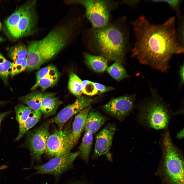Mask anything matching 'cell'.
Instances as JSON below:
<instances>
[{
  "mask_svg": "<svg viewBox=\"0 0 184 184\" xmlns=\"http://www.w3.org/2000/svg\"><path fill=\"white\" fill-rule=\"evenodd\" d=\"M184 137L183 129H182L177 134L176 137L178 139H181Z\"/></svg>",
  "mask_w": 184,
  "mask_h": 184,
  "instance_id": "d590c367",
  "label": "cell"
},
{
  "mask_svg": "<svg viewBox=\"0 0 184 184\" xmlns=\"http://www.w3.org/2000/svg\"><path fill=\"white\" fill-rule=\"evenodd\" d=\"M95 87L99 93L101 94L109 91L113 89L112 87L105 86L101 84L94 82Z\"/></svg>",
  "mask_w": 184,
  "mask_h": 184,
  "instance_id": "d6a6232c",
  "label": "cell"
},
{
  "mask_svg": "<svg viewBox=\"0 0 184 184\" xmlns=\"http://www.w3.org/2000/svg\"><path fill=\"white\" fill-rule=\"evenodd\" d=\"M16 119L19 126L22 124L28 117L32 110L28 106L19 104L15 107Z\"/></svg>",
  "mask_w": 184,
  "mask_h": 184,
  "instance_id": "484cf974",
  "label": "cell"
},
{
  "mask_svg": "<svg viewBox=\"0 0 184 184\" xmlns=\"http://www.w3.org/2000/svg\"><path fill=\"white\" fill-rule=\"evenodd\" d=\"M180 0H151V2L154 3L164 2L167 3L176 13L178 16H181L180 5L181 3Z\"/></svg>",
  "mask_w": 184,
  "mask_h": 184,
  "instance_id": "4dcf8cb0",
  "label": "cell"
},
{
  "mask_svg": "<svg viewBox=\"0 0 184 184\" xmlns=\"http://www.w3.org/2000/svg\"><path fill=\"white\" fill-rule=\"evenodd\" d=\"M69 184H81L80 183H74V182H73V183H69Z\"/></svg>",
  "mask_w": 184,
  "mask_h": 184,
  "instance_id": "ab89813d",
  "label": "cell"
},
{
  "mask_svg": "<svg viewBox=\"0 0 184 184\" xmlns=\"http://www.w3.org/2000/svg\"><path fill=\"white\" fill-rule=\"evenodd\" d=\"M26 6V3L11 15L7 19L6 26L10 32L17 25L25 10Z\"/></svg>",
  "mask_w": 184,
  "mask_h": 184,
  "instance_id": "d4e9b609",
  "label": "cell"
},
{
  "mask_svg": "<svg viewBox=\"0 0 184 184\" xmlns=\"http://www.w3.org/2000/svg\"><path fill=\"white\" fill-rule=\"evenodd\" d=\"M28 54V48L23 44H20L11 49L9 55L10 59L14 61L26 58Z\"/></svg>",
  "mask_w": 184,
  "mask_h": 184,
  "instance_id": "4316f807",
  "label": "cell"
},
{
  "mask_svg": "<svg viewBox=\"0 0 184 184\" xmlns=\"http://www.w3.org/2000/svg\"><path fill=\"white\" fill-rule=\"evenodd\" d=\"M43 94L35 91L20 97L19 100L26 104L33 110H40Z\"/></svg>",
  "mask_w": 184,
  "mask_h": 184,
  "instance_id": "ffe728a7",
  "label": "cell"
},
{
  "mask_svg": "<svg viewBox=\"0 0 184 184\" xmlns=\"http://www.w3.org/2000/svg\"><path fill=\"white\" fill-rule=\"evenodd\" d=\"M119 62H116L107 68L109 74L118 81L129 77L126 70Z\"/></svg>",
  "mask_w": 184,
  "mask_h": 184,
  "instance_id": "7402d4cb",
  "label": "cell"
},
{
  "mask_svg": "<svg viewBox=\"0 0 184 184\" xmlns=\"http://www.w3.org/2000/svg\"><path fill=\"white\" fill-rule=\"evenodd\" d=\"M9 113V112H7L2 113L0 114V126L2 121Z\"/></svg>",
  "mask_w": 184,
  "mask_h": 184,
  "instance_id": "8d00e7d4",
  "label": "cell"
},
{
  "mask_svg": "<svg viewBox=\"0 0 184 184\" xmlns=\"http://www.w3.org/2000/svg\"><path fill=\"white\" fill-rule=\"evenodd\" d=\"M4 41V39L0 37V42Z\"/></svg>",
  "mask_w": 184,
  "mask_h": 184,
  "instance_id": "60d3db41",
  "label": "cell"
},
{
  "mask_svg": "<svg viewBox=\"0 0 184 184\" xmlns=\"http://www.w3.org/2000/svg\"><path fill=\"white\" fill-rule=\"evenodd\" d=\"M72 129L70 127L55 130L48 137L46 154L53 157L70 153L72 148L70 145L69 136Z\"/></svg>",
  "mask_w": 184,
  "mask_h": 184,
  "instance_id": "30bf717a",
  "label": "cell"
},
{
  "mask_svg": "<svg viewBox=\"0 0 184 184\" xmlns=\"http://www.w3.org/2000/svg\"><path fill=\"white\" fill-rule=\"evenodd\" d=\"M27 66L26 58L14 61L12 63L10 75L13 77L24 71Z\"/></svg>",
  "mask_w": 184,
  "mask_h": 184,
  "instance_id": "83f0119b",
  "label": "cell"
},
{
  "mask_svg": "<svg viewBox=\"0 0 184 184\" xmlns=\"http://www.w3.org/2000/svg\"><path fill=\"white\" fill-rule=\"evenodd\" d=\"M86 64L91 69L98 72H104L108 66L107 60L101 56H96L86 52L84 54Z\"/></svg>",
  "mask_w": 184,
  "mask_h": 184,
  "instance_id": "e0dca14e",
  "label": "cell"
},
{
  "mask_svg": "<svg viewBox=\"0 0 184 184\" xmlns=\"http://www.w3.org/2000/svg\"><path fill=\"white\" fill-rule=\"evenodd\" d=\"M79 155V151L70 152L53 157L42 165L25 169L35 170L36 172L32 175L49 174L58 177L72 168L74 161Z\"/></svg>",
  "mask_w": 184,
  "mask_h": 184,
  "instance_id": "52a82bcc",
  "label": "cell"
},
{
  "mask_svg": "<svg viewBox=\"0 0 184 184\" xmlns=\"http://www.w3.org/2000/svg\"><path fill=\"white\" fill-rule=\"evenodd\" d=\"M58 72L57 68L54 66L52 64L48 65L42 68L36 73V82L49 75Z\"/></svg>",
  "mask_w": 184,
  "mask_h": 184,
  "instance_id": "f546056e",
  "label": "cell"
},
{
  "mask_svg": "<svg viewBox=\"0 0 184 184\" xmlns=\"http://www.w3.org/2000/svg\"><path fill=\"white\" fill-rule=\"evenodd\" d=\"M50 121L44 123L30 133L28 137V148L31 155V164L41 160L42 156L46 153L47 139L50 135Z\"/></svg>",
  "mask_w": 184,
  "mask_h": 184,
  "instance_id": "9c48e42d",
  "label": "cell"
},
{
  "mask_svg": "<svg viewBox=\"0 0 184 184\" xmlns=\"http://www.w3.org/2000/svg\"><path fill=\"white\" fill-rule=\"evenodd\" d=\"M91 106H90L81 110L75 117L71 132L69 136L70 144L72 148L77 142L84 130L86 118Z\"/></svg>",
  "mask_w": 184,
  "mask_h": 184,
  "instance_id": "5bb4252c",
  "label": "cell"
},
{
  "mask_svg": "<svg viewBox=\"0 0 184 184\" xmlns=\"http://www.w3.org/2000/svg\"><path fill=\"white\" fill-rule=\"evenodd\" d=\"M164 173L171 184H184L183 164L181 154L172 142L169 131L163 134L160 141Z\"/></svg>",
  "mask_w": 184,
  "mask_h": 184,
  "instance_id": "5b68a950",
  "label": "cell"
},
{
  "mask_svg": "<svg viewBox=\"0 0 184 184\" xmlns=\"http://www.w3.org/2000/svg\"><path fill=\"white\" fill-rule=\"evenodd\" d=\"M141 1L140 0H134L131 1H126L125 2L126 4L129 5H135L138 4Z\"/></svg>",
  "mask_w": 184,
  "mask_h": 184,
  "instance_id": "e575fe53",
  "label": "cell"
},
{
  "mask_svg": "<svg viewBox=\"0 0 184 184\" xmlns=\"http://www.w3.org/2000/svg\"><path fill=\"white\" fill-rule=\"evenodd\" d=\"M135 96H125L111 100L102 107L106 112L119 120L126 117L133 109Z\"/></svg>",
  "mask_w": 184,
  "mask_h": 184,
  "instance_id": "7c38bea8",
  "label": "cell"
},
{
  "mask_svg": "<svg viewBox=\"0 0 184 184\" xmlns=\"http://www.w3.org/2000/svg\"><path fill=\"white\" fill-rule=\"evenodd\" d=\"M68 84L70 91L78 97L81 96L83 94L81 89L82 80L75 73H71L70 75Z\"/></svg>",
  "mask_w": 184,
  "mask_h": 184,
  "instance_id": "603a6c76",
  "label": "cell"
},
{
  "mask_svg": "<svg viewBox=\"0 0 184 184\" xmlns=\"http://www.w3.org/2000/svg\"><path fill=\"white\" fill-rule=\"evenodd\" d=\"M1 22L0 21V30L1 28Z\"/></svg>",
  "mask_w": 184,
  "mask_h": 184,
  "instance_id": "b9f144b4",
  "label": "cell"
},
{
  "mask_svg": "<svg viewBox=\"0 0 184 184\" xmlns=\"http://www.w3.org/2000/svg\"><path fill=\"white\" fill-rule=\"evenodd\" d=\"M175 20L172 17L155 24L141 15L132 22L136 39L133 56L142 64L167 71L172 56L184 52V46L177 36Z\"/></svg>",
  "mask_w": 184,
  "mask_h": 184,
  "instance_id": "6da1fadb",
  "label": "cell"
},
{
  "mask_svg": "<svg viewBox=\"0 0 184 184\" xmlns=\"http://www.w3.org/2000/svg\"><path fill=\"white\" fill-rule=\"evenodd\" d=\"M59 73L49 75L41 79L36 82L31 89L32 90L36 89L38 87H40L42 91L55 85L57 82L59 77Z\"/></svg>",
  "mask_w": 184,
  "mask_h": 184,
  "instance_id": "44dd1931",
  "label": "cell"
},
{
  "mask_svg": "<svg viewBox=\"0 0 184 184\" xmlns=\"http://www.w3.org/2000/svg\"><path fill=\"white\" fill-rule=\"evenodd\" d=\"M76 27L75 20L58 25L43 38L31 41L27 47V70L31 71L39 69L55 57L70 43Z\"/></svg>",
  "mask_w": 184,
  "mask_h": 184,
  "instance_id": "7a4b0ae2",
  "label": "cell"
},
{
  "mask_svg": "<svg viewBox=\"0 0 184 184\" xmlns=\"http://www.w3.org/2000/svg\"><path fill=\"white\" fill-rule=\"evenodd\" d=\"M81 89L83 93L89 96H93L99 94L95 87L94 82L88 80L82 81Z\"/></svg>",
  "mask_w": 184,
  "mask_h": 184,
  "instance_id": "f1b7e54d",
  "label": "cell"
},
{
  "mask_svg": "<svg viewBox=\"0 0 184 184\" xmlns=\"http://www.w3.org/2000/svg\"><path fill=\"white\" fill-rule=\"evenodd\" d=\"M96 100L94 98L85 96L78 97L74 103L62 109L52 120V121L57 125L59 129H62L65 123L70 118L83 109L90 106Z\"/></svg>",
  "mask_w": 184,
  "mask_h": 184,
  "instance_id": "4fadbf2b",
  "label": "cell"
},
{
  "mask_svg": "<svg viewBox=\"0 0 184 184\" xmlns=\"http://www.w3.org/2000/svg\"><path fill=\"white\" fill-rule=\"evenodd\" d=\"M180 19V24L178 29L176 30L177 35L180 43L184 46V23L183 18L181 15L179 17Z\"/></svg>",
  "mask_w": 184,
  "mask_h": 184,
  "instance_id": "1f68e13d",
  "label": "cell"
},
{
  "mask_svg": "<svg viewBox=\"0 0 184 184\" xmlns=\"http://www.w3.org/2000/svg\"><path fill=\"white\" fill-rule=\"evenodd\" d=\"M7 168V166L6 165H3L0 166V170L5 169Z\"/></svg>",
  "mask_w": 184,
  "mask_h": 184,
  "instance_id": "74e56055",
  "label": "cell"
},
{
  "mask_svg": "<svg viewBox=\"0 0 184 184\" xmlns=\"http://www.w3.org/2000/svg\"><path fill=\"white\" fill-rule=\"evenodd\" d=\"M71 3H77L84 7L86 16L93 29H99L107 26L110 17L107 2L98 0H72Z\"/></svg>",
  "mask_w": 184,
  "mask_h": 184,
  "instance_id": "8992f818",
  "label": "cell"
},
{
  "mask_svg": "<svg viewBox=\"0 0 184 184\" xmlns=\"http://www.w3.org/2000/svg\"><path fill=\"white\" fill-rule=\"evenodd\" d=\"M42 114L40 110L32 111L25 121L19 126V134L15 141L19 140L27 131L34 126L40 120Z\"/></svg>",
  "mask_w": 184,
  "mask_h": 184,
  "instance_id": "ac0fdd59",
  "label": "cell"
},
{
  "mask_svg": "<svg viewBox=\"0 0 184 184\" xmlns=\"http://www.w3.org/2000/svg\"><path fill=\"white\" fill-rule=\"evenodd\" d=\"M108 118L96 111H89L87 116L84 130L93 134L95 133L108 120Z\"/></svg>",
  "mask_w": 184,
  "mask_h": 184,
  "instance_id": "2e32d148",
  "label": "cell"
},
{
  "mask_svg": "<svg viewBox=\"0 0 184 184\" xmlns=\"http://www.w3.org/2000/svg\"><path fill=\"white\" fill-rule=\"evenodd\" d=\"M151 96L139 107L138 120L140 123L157 130L165 129L170 117L168 105L155 90L151 89Z\"/></svg>",
  "mask_w": 184,
  "mask_h": 184,
  "instance_id": "277c9868",
  "label": "cell"
},
{
  "mask_svg": "<svg viewBox=\"0 0 184 184\" xmlns=\"http://www.w3.org/2000/svg\"><path fill=\"white\" fill-rule=\"evenodd\" d=\"M62 102L54 93L43 94L40 110L47 118L54 114Z\"/></svg>",
  "mask_w": 184,
  "mask_h": 184,
  "instance_id": "9a60e30c",
  "label": "cell"
},
{
  "mask_svg": "<svg viewBox=\"0 0 184 184\" xmlns=\"http://www.w3.org/2000/svg\"><path fill=\"white\" fill-rule=\"evenodd\" d=\"M11 64L0 52V77L6 85H8Z\"/></svg>",
  "mask_w": 184,
  "mask_h": 184,
  "instance_id": "cb8c5ba5",
  "label": "cell"
},
{
  "mask_svg": "<svg viewBox=\"0 0 184 184\" xmlns=\"http://www.w3.org/2000/svg\"><path fill=\"white\" fill-rule=\"evenodd\" d=\"M93 143V134L89 131H85L79 149L81 158L88 163Z\"/></svg>",
  "mask_w": 184,
  "mask_h": 184,
  "instance_id": "d6986e66",
  "label": "cell"
},
{
  "mask_svg": "<svg viewBox=\"0 0 184 184\" xmlns=\"http://www.w3.org/2000/svg\"><path fill=\"white\" fill-rule=\"evenodd\" d=\"M6 102L0 101V105L4 104L6 103Z\"/></svg>",
  "mask_w": 184,
  "mask_h": 184,
  "instance_id": "f35d334b",
  "label": "cell"
},
{
  "mask_svg": "<svg viewBox=\"0 0 184 184\" xmlns=\"http://www.w3.org/2000/svg\"><path fill=\"white\" fill-rule=\"evenodd\" d=\"M90 33V45L101 56L107 60L120 61L128 47V36L125 31L113 25L93 29Z\"/></svg>",
  "mask_w": 184,
  "mask_h": 184,
  "instance_id": "3957f363",
  "label": "cell"
},
{
  "mask_svg": "<svg viewBox=\"0 0 184 184\" xmlns=\"http://www.w3.org/2000/svg\"><path fill=\"white\" fill-rule=\"evenodd\" d=\"M183 63L180 66L179 72L180 79V85H182L184 83V67Z\"/></svg>",
  "mask_w": 184,
  "mask_h": 184,
  "instance_id": "836d02e7",
  "label": "cell"
},
{
  "mask_svg": "<svg viewBox=\"0 0 184 184\" xmlns=\"http://www.w3.org/2000/svg\"><path fill=\"white\" fill-rule=\"evenodd\" d=\"M37 3L36 0L26 3L25 9L19 22L10 32L13 37L17 38L28 36L35 32L38 19Z\"/></svg>",
  "mask_w": 184,
  "mask_h": 184,
  "instance_id": "ba28073f",
  "label": "cell"
},
{
  "mask_svg": "<svg viewBox=\"0 0 184 184\" xmlns=\"http://www.w3.org/2000/svg\"><path fill=\"white\" fill-rule=\"evenodd\" d=\"M116 128L113 124H108L96 134L95 148L92 158H96L101 155L105 156L108 160L112 161L110 150Z\"/></svg>",
  "mask_w": 184,
  "mask_h": 184,
  "instance_id": "8fae6325",
  "label": "cell"
}]
</instances>
